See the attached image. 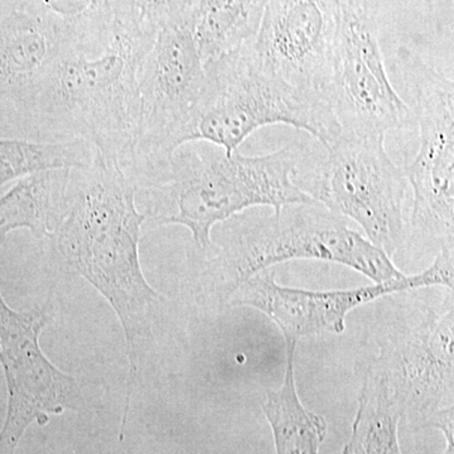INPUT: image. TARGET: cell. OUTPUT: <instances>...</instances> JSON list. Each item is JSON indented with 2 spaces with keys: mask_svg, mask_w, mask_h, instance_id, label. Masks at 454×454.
<instances>
[{
  "mask_svg": "<svg viewBox=\"0 0 454 454\" xmlns=\"http://www.w3.org/2000/svg\"><path fill=\"white\" fill-rule=\"evenodd\" d=\"M136 196L125 169L95 152L91 166L71 170L61 216L44 240L62 268L91 284L121 321L129 360L122 424L154 348V327L166 301L146 282L140 265L146 219Z\"/></svg>",
  "mask_w": 454,
  "mask_h": 454,
  "instance_id": "cell-1",
  "label": "cell"
},
{
  "mask_svg": "<svg viewBox=\"0 0 454 454\" xmlns=\"http://www.w3.org/2000/svg\"><path fill=\"white\" fill-rule=\"evenodd\" d=\"M304 153L298 140L262 155L227 154L210 143L192 142L125 172L145 219L154 226L186 227L203 253L211 247L214 227L239 212L313 201L293 179Z\"/></svg>",
  "mask_w": 454,
  "mask_h": 454,
  "instance_id": "cell-2",
  "label": "cell"
},
{
  "mask_svg": "<svg viewBox=\"0 0 454 454\" xmlns=\"http://www.w3.org/2000/svg\"><path fill=\"white\" fill-rule=\"evenodd\" d=\"M348 221L316 201L239 212L217 223L210 249L199 252L203 260L199 300L214 309H226L250 278L291 260L336 262L373 283L404 274Z\"/></svg>",
  "mask_w": 454,
  "mask_h": 454,
  "instance_id": "cell-3",
  "label": "cell"
},
{
  "mask_svg": "<svg viewBox=\"0 0 454 454\" xmlns=\"http://www.w3.org/2000/svg\"><path fill=\"white\" fill-rule=\"evenodd\" d=\"M152 44L115 29L98 53L67 51L20 110L40 142L89 143L129 168L140 134V64Z\"/></svg>",
  "mask_w": 454,
  "mask_h": 454,
  "instance_id": "cell-4",
  "label": "cell"
},
{
  "mask_svg": "<svg viewBox=\"0 0 454 454\" xmlns=\"http://www.w3.org/2000/svg\"><path fill=\"white\" fill-rule=\"evenodd\" d=\"M378 337L379 355L360 365L380 375L411 430L437 429L454 454V293L411 294Z\"/></svg>",
  "mask_w": 454,
  "mask_h": 454,
  "instance_id": "cell-5",
  "label": "cell"
},
{
  "mask_svg": "<svg viewBox=\"0 0 454 454\" xmlns=\"http://www.w3.org/2000/svg\"><path fill=\"white\" fill-rule=\"evenodd\" d=\"M205 88L184 145L210 143L232 154L256 130L283 124L306 131L327 148L342 133L324 98L269 73L247 43L205 62Z\"/></svg>",
  "mask_w": 454,
  "mask_h": 454,
  "instance_id": "cell-6",
  "label": "cell"
},
{
  "mask_svg": "<svg viewBox=\"0 0 454 454\" xmlns=\"http://www.w3.org/2000/svg\"><path fill=\"white\" fill-rule=\"evenodd\" d=\"M325 149L309 164L301 158L294 184L313 201L358 223L394 262L405 245L409 184L387 154L385 136L342 131Z\"/></svg>",
  "mask_w": 454,
  "mask_h": 454,
  "instance_id": "cell-7",
  "label": "cell"
},
{
  "mask_svg": "<svg viewBox=\"0 0 454 454\" xmlns=\"http://www.w3.org/2000/svg\"><path fill=\"white\" fill-rule=\"evenodd\" d=\"M419 149L404 175L413 192L402 254L420 259L454 249V77L415 59L403 61Z\"/></svg>",
  "mask_w": 454,
  "mask_h": 454,
  "instance_id": "cell-8",
  "label": "cell"
},
{
  "mask_svg": "<svg viewBox=\"0 0 454 454\" xmlns=\"http://www.w3.org/2000/svg\"><path fill=\"white\" fill-rule=\"evenodd\" d=\"M325 100L345 133L387 136L413 121L391 82L369 0H340Z\"/></svg>",
  "mask_w": 454,
  "mask_h": 454,
  "instance_id": "cell-9",
  "label": "cell"
},
{
  "mask_svg": "<svg viewBox=\"0 0 454 454\" xmlns=\"http://www.w3.org/2000/svg\"><path fill=\"white\" fill-rule=\"evenodd\" d=\"M430 286L454 288V249L441 250L420 273H404L387 282L355 289L307 291L284 286L277 283L276 271L267 269L243 284L227 307L258 309L277 325L284 340L298 342L325 333H342L348 313L369 301Z\"/></svg>",
  "mask_w": 454,
  "mask_h": 454,
  "instance_id": "cell-10",
  "label": "cell"
},
{
  "mask_svg": "<svg viewBox=\"0 0 454 454\" xmlns=\"http://www.w3.org/2000/svg\"><path fill=\"white\" fill-rule=\"evenodd\" d=\"M205 82L193 17L160 28L140 64V134L131 164L160 157L184 145Z\"/></svg>",
  "mask_w": 454,
  "mask_h": 454,
  "instance_id": "cell-11",
  "label": "cell"
},
{
  "mask_svg": "<svg viewBox=\"0 0 454 454\" xmlns=\"http://www.w3.org/2000/svg\"><path fill=\"white\" fill-rule=\"evenodd\" d=\"M46 310L16 312L0 294V363L8 385V411L0 433L3 454H14L32 423L46 426L50 415L82 411L85 397L74 376L57 369L42 351Z\"/></svg>",
  "mask_w": 454,
  "mask_h": 454,
  "instance_id": "cell-12",
  "label": "cell"
},
{
  "mask_svg": "<svg viewBox=\"0 0 454 454\" xmlns=\"http://www.w3.org/2000/svg\"><path fill=\"white\" fill-rule=\"evenodd\" d=\"M339 14L340 0H269L247 46L269 73L327 103Z\"/></svg>",
  "mask_w": 454,
  "mask_h": 454,
  "instance_id": "cell-13",
  "label": "cell"
},
{
  "mask_svg": "<svg viewBox=\"0 0 454 454\" xmlns=\"http://www.w3.org/2000/svg\"><path fill=\"white\" fill-rule=\"evenodd\" d=\"M65 52L40 20L9 8L0 16V98L20 112Z\"/></svg>",
  "mask_w": 454,
  "mask_h": 454,
  "instance_id": "cell-14",
  "label": "cell"
},
{
  "mask_svg": "<svg viewBox=\"0 0 454 454\" xmlns=\"http://www.w3.org/2000/svg\"><path fill=\"white\" fill-rule=\"evenodd\" d=\"M12 8L40 20L74 52H101L115 31L113 0H16Z\"/></svg>",
  "mask_w": 454,
  "mask_h": 454,
  "instance_id": "cell-15",
  "label": "cell"
},
{
  "mask_svg": "<svg viewBox=\"0 0 454 454\" xmlns=\"http://www.w3.org/2000/svg\"><path fill=\"white\" fill-rule=\"evenodd\" d=\"M295 346L294 340H286L282 385L267 391L262 408L273 432L277 454H319L327 437V422L301 403L295 385Z\"/></svg>",
  "mask_w": 454,
  "mask_h": 454,
  "instance_id": "cell-16",
  "label": "cell"
},
{
  "mask_svg": "<svg viewBox=\"0 0 454 454\" xmlns=\"http://www.w3.org/2000/svg\"><path fill=\"white\" fill-rule=\"evenodd\" d=\"M356 372L363 384L351 435L342 454H403L399 443L402 411L395 397L378 373L358 364Z\"/></svg>",
  "mask_w": 454,
  "mask_h": 454,
  "instance_id": "cell-17",
  "label": "cell"
},
{
  "mask_svg": "<svg viewBox=\"0 0 454 454\" xmlns=\"http://www.w3.org/2000/svg\"><path fill=\"white\" fill-rule=\"evenodd\" d=\"M269 0H200L193 35L203 64L255 37Z\"/></svg>",
  "mask_w": 454,
  "mask_h": 454,
  "instance_id": "cell-18",
  "label": "cell"
},
{
  "mask_svg": "<svg viewBox=\"0 0 454 454\" xmlns=\"http://www.w3.org/2000/svg\"><path fill=\"white\" fill-rule=\"evenodd\" d=\"M94 158L95 149L83 140L0 139V188L9 182L44 170L88 168Z\"/></svg>",
  "mask_w": 454,
  "mask_h": 454,
  "instance_id": "cell-19",
  "label": "cell"
},
{
  "mask_svg": "<svg viewBox=\"0 0 454 454\" xmlns=\"http://www.w3.org/2000/svg\"><path fill=\"white\" fill-rule=\"evenodd\" d=\"M200 0H113L115 29L153 43L168 23L193 17Z\"/></svg>",
  "mask_w": 454,
  "mask_h": 454,
  "instance_id": "cell-20",
  "label": "cell"
}]
</instances>
